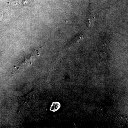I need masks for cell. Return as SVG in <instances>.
Wrapping results in <instances>:
<instances>
[{
	"label": "cell",
	"mask_w": 128,
	"mask_h": 128,
	"mask_svg": "<svg viewBox=\"0 0 128 128\" xmlns=\"http://www.w3.org/2000/svg\"><path fill=\"white\" fill-rule=\"evenodd\" d=\"M38 54L39 52L38 51H35L32 54H31L21 64L19 65L18 67L20 68H23L28 65L34 60L36 57L38 55Z\"/></svg>",
	"instance_id": "6da1fadb"
},
{
	"label": "cell",
	"mask_w": 128,
	"mask_h": 128,
	"mask_svg": "<svg viewBox=\"0 0 128 128\" xmlns=\"http://www.w3.org/2000/svg\"><path fill=\"white\" fill-rule=\"evenodd\" d=\"M87 15V18H86V24L88 26H89L92 22L94 21L95 17L92 14V13L90 11L89 12Z\"/></svg>",
	"instance_id": "7a4b0ae2"
},
{
	"label": "cell",
	"mask_w": 128,
	"mask_h": 128,
	"mask_svg": "<svg viewBox=\"0 0 128 128\" xmlns=\"http://www.w3.org/2000/svg\"><path fill=\"white\" fill-rule=\"evenodd\" d=\"M60 107V105L59 102H53L52 105H51V108H50V110L55 112L57 111Z\"/></svg>",
	"instance_id": "3957f363"
},
{
	"label": "cell",
	"mask_w": 128,
	"mask_h": 128,
	"mask_svg": "<svg viewBox=\"0 0 128 128\" xmlns=\"http://www.w3.org/2000/svg\"><path fill=\"white\" fill-rule=\"evenodd\" d=\"M28 2L26 0H19L18 1H15L12 2V5H25Z\"/></svg>",
	"instance_id": "277c9868"
}]
</instances>
